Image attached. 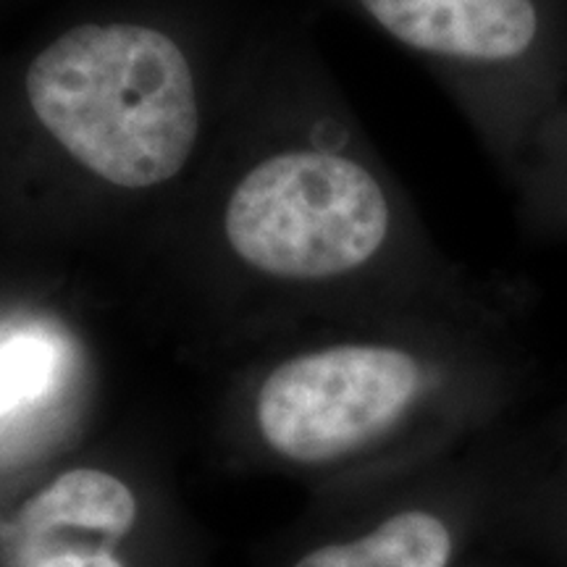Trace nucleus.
Returning a JSON list of instances; mask_svg holds the SVG:
<instances>
[{
	"mask_svg": "<svg viewBox=\"0 0 567 567\" xmlns=\"http://www.w3.org/2000/svg\"><path fill=\"white\" fill-rule=\"evenodd\" d=\"M27 97L71 158L126 189L174 179L200 132L187 55L140 24L63 32L32 61Z\"/></svg>",
	"mask_w": 567,
	"mask_h": 567,
	"instance_id": "obj_1",
	"label": "nucleus"
},
{
	"mask_svg": "<svg viewBox=\"0 0 567 567\" xmlns=\"http://www.w3.org/2000/svg\"><path fill=\"white\" fill-rule=\"evenodd\" d=\"M224 231L234 252L281 279H334L371 264L392 203L360 161L329 151L274 155L237 184Z\"/></svg>",
	"mask_w": 567,
	"mask_h": 567,
	"instance_id": "obj_2",
	"label": "nucleus"
},
{
	"mask_svg": "<svg viewBox=\"0 0 567 567\" xmlns=\"http://www.w3.org/2000/svg\"><path fill=\"white\" fill-rule=\"evenodd\" d=\"M423 368L389 344H339L287 360L258 394L266 444L295 463H331L363 450L417 402Z\"/></svg>",
	"mask_w": 567,
	"mask_h": 567,
	"instance_id": "obj_3",
	"label": "nucleus"
},
{
	"mask_svg": "<svg viewBox=\"0 0 567 567\" xmlns=\"http://www.w3.org/2000/svg\"><path fill=\"white\" fill-rule=\"evenodd\" d=\"M396 42L515 84L547 124L563 84L565 40L551 0H358Z\"/></svg>",
	"mask_w": 567,
	"mask_h": 567,
	"instance_id": "obj_4",
	"label": "nucleus"
},
{
	"mask_svg": "<svg viewBox=\"0 0 567 567\" xmlns=\"http://www.w3.org/2000/svg\"><path fill=\"white\" fill-rule=\"evenodd\" d=\"M137 520V499L116 476L92 467L63 473L38 492L17 515L19 544L38 542L53 530L101 534L109 542L126 536Z\"/></svg>",
	"mask_w": 567,
	"mask_h": 567,
	"instance_id": "obj_5",
	"label": "nucleus"
},
{
	"mask_svg": "<svg viewBox=\"0 0 567 567\" xmlns=\"http://www.w3.org/2000/svg\"><path fill=\"white\" fill-rule=\"evenodd\" d=\"M450 555L452 536L444 523L410 509L389 517L358 542L310 551L295 567H446Z\"/></svg>",
	"mask_w": 567,
	"mask_h": 567,
	"instance_id": "obj_6",
	"label": "nucleus"
},
{
	"mask_svg": "<svg viewBox=\"0 0 567 567\" xmlns=\"http://www.w3.org/2000/svg\"><path fill=\"white\" fill-rule=\"evenodd\" d=\"M59 371V350L51 339L13 334L0 339V417L45 394Z\"/></svg>",
	"mask_w": 567,
	"mask_h": 567,
	"instance_id": "obj_7",
	"label": "nucleus"
},
{
	"mask_svg": "<svg viewBox=\"0 0 567 567\" xmlns=\"http://www.w3.org/2000/svg\"><path fill=\"white\" fill-rule=\"evenodd\" d=\"M24 567H124L109 547L24 549Z\"/></svg>",
	"mask_w": 567,
	"mask_h": 567,
	"instance_id": "obj_8",
	"label": "nucleus"
}]
</instances>
